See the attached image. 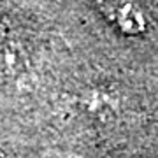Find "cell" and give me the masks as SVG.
<instances>
[{
  "mask_svg": "<svg viewBox=\"0 0 158 158\" xmlns=\"http://www.w3.org/2000/svg\"><path fill=\"white\" fill-rule=\"evenodd\" d=\"M0 158H2V156H0Z\"/></svg>",
  "mask_w": 158,
  "mask_h": 158,
  "instance_id": "3957f363",
  "label": "cell"
},
{
  "mask_svg": "<svg viewBox=\"0 0 158 158\" xmlns=\"http://www.w3.org/2000/svg\"><path fill=\"white\" fill-rule=\"evenodd\" d=\"M104 7L118 27L127 34H135L144 28V18L139 7L130 0H104Z\"/></svg>",
  "mask_w": 158,
  "mask_h": 158,
  "instance_id": "7a4b0ae2",
  "label": "cell"
},
{
  "mask_svg": "<svg viewBox=\"0 0 158 158\" xmlns=\"http://www.w3.org/2000/svg\"><path fill=\"white\" fill-rule=\"evenodd\" d=\"M25 62L23 49L16 34L11 30L9 23L0 16V79L16 81L21 76Z\"/></svg>",
  "mask_w": 158,
  "mask_h": 158,
  "instance_id": "6da1fadb",
  "label": "cell"
}]
</instances>
